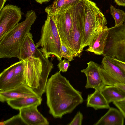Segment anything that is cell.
<instances>
[{"label": "cell", "mask_w": 125, "mask_h": 125, "mask_svg": "<svg viewBox=\"0 0 125 125\" xmlns=\"http://www.w3.org/2000/svg\"><path fill=\"white\" fill-rule=\"evenodd\" d=\"M61 72L52 75L48 79L45 91L49 112L56 118L71 113L83 101L81 93L72 86Z\"/></svg>", "instance_id": "6da1fadb"}, {"label": "cell", "mask_w": 125, "mask_h": 125, "mask_svg": "<svg viewBox=\"0 0 125 125\" xmlns=\"http://www.w3.org/2000/svg\"><path fill=\"white\" fill-rule=\"evenodd\" d=\"M23 60L24 84L41 97L45 91L49 75L54 68L53 64L45 57H29Z\"/></svg>", "instance_id": "7a4b0ae2"}, {"label": "cell", "mask_w": 125, "mask_h": 125, "mask_svg": "<svg viewBox=\"0 0 125 125\" xmlns=\"http://www.w3.org/2000/svg\"><path fill=\"white\" fill-rule=\"evenodd\" d=\"M26 18L0 39V58H17L21 45L37 18L35 11H28Z\"/></svg>", "instance_id": "3957f363"}, {"label": "cell", "mask_w": 125, "mask_h": 125, "mask_svg": "<svg viewBox=\"0 0 125 125\" xmlns=\"http://www.w3.org/2000/svg\"><path fill=\"white\" fill-rule=\"evenodd\" d=\"M84 26L80 51L88 46L99 30L106 26L107 21L96 3L89 0H85Z\"/></svg>", "instance_id": "277c9868"}, {"label": "cell", "mask_w": 125, "mask_h": 125, "mask_svg": "<svg viewBox=\"0 0 125 125\" xmlns=\"http://www.w3.org/2000/svg\"><path fill=\"white\" fill-rule=\"evenodd\" d=\"M42 27L40 38L36 43L45 57L49 58L52 55L56 56L59 61L60 55V40L54 20L49 13Z\"/></svg>", "instance_id": "5b68a950"}, {"label": "cell", "mask_w": 125, "mask_h": 125, "mask_svg": "<svg viewBox=\"0 0 125 125\" xmlns=\"http://www.w3.org/2000/svg\"><path fill=\"white\" fill-rule=\"evenodd\" d=\"M109 34L103 55L125 62V17L122 24L108 28Z\"/></svg>", "instance_id": "8992f818"}, {"label": "cell", "mask_w": 125, "mask_h": 125, "mask_svg": "<svg viewBox=\"0 0 125 125\" xmlns=\"http://www.w3.org/2000/svg\"><path fill=\"white\" fill-rule=\"evenodd\" d=\"M71 6L57 13L52 12L46 7L45 9V11L46 13L50 14L54 20L60 40L76 57L72 45Z\"/></svg>", "instance_id": "52a82bcc"}, {"label": "cell", "mask_w": 125, "mask_h": 125, "mask_svg": "<svg viewBox=\"0 0 125 125\" xmlns=\"http://www.w3.org/2000/svg\"><path fill=\"white\" fill-rule=\"evenodd\" d=\"M85 0L71 7L73 33L72 45L76 56L79 57L82 36L84 23Z\"/></svg>", "instance_id": "ba28073f"}, {"label": "cell", "mask_w": 125, "mask_h": 125, "mask_svg": "<svg viewBox=\"0 0 125 125\" xmlns=\"http://www.w3.org/2000/svg\"><path fill=\"white\" fill-rule=\"evenodd\" d=\"M101 63L100 70L106 85L125 83V73L119 67L112 62L111 57L104 56Z\"/></svg>", "instance_id": "9c48e42d"}, {"label": "cell", "mask_w": 125, "mask_h": 125, "mask_svg": "<svg viewBox=\"0 0 125 125\" xmlns=\"http://www.w3.org/2000/svg\"><path fill=\"white\" fill-rule=\"evenodd\" d=\"M0 39L13 28L22 18L20 8L11 5H6L0 11Z\"/></svg>", "instance_id": "30bf717a"}, {"label": "cell", "mask_w": 125, "mask_h": 125, "mask_svg": "<svg viewBox=\"0 0 125 125\" xmlns=\"http://www.w3.org/2000/svg\"><path fill=\"white\" fill-rule=\"evenodd\" d=\"M87 67L81 70L85 74L87 78L85 87L95 89L102 88L106 85L100 70L101 65L90 61L87 63Z\"/></svg>", "instance_id": "8fae6325"}, {"label": "cell", "mask_w": 125, "mask_h": 125, "mask_svg": "<svg viewBox=\"0 0 125 125\" xmlns=\"http://www.w3.org/2000/svg\"><path fill=\"white\" fill-rule=\"evenodd\" d=\"M38 106H33L19 110V114L26 125H48L46 118L38 111Z\"/></svg>", "instance_id": "7c38bea8"}, {"label": "cell", "mask_w": 125, "mask_h": 125, "mask_svg": "<svg viewBox=\"0 0 125 125\" xmlns=\"http://www.w3.org/2000/svg\"><path fill=\"white\" fill-rule=\"evenodd\" d=\"M29 57L35 58L44 57L35 44L32 34L30 32L26 35L21 45L17 58L19 61L23 60Z\"/></svg>", "instance_id": "4fadbf2b"}, {"label": "cell", "mask_w": 125, "mask_h": 125, "mask_svg": "<svg viewBox=\"0 0 125 125\" xmlns=\"http://www.w3.org/2000/svg\"><path fill=\"white\" fill-rule=\"evenodd\" d=\"M27 97L39 96L32 89L24 84L8 90L0 91V101L2 102Z\"/></svg>", "instance_id": "5bb4252c"}, {"label": "cell", "mask_w": 125, "mask_h": 125, "mask_svg": "<svg viewBox=\"0 0 125 125\" xmlns=\"http://www.w3.org/2000/svg\"><path fill=\"white\" fill-rule=\"evenodd\" d=\"M109 34L108 28L106 26L100 29L85 50L98 55H103Z\"/></svg>", "instance_id": "9a60e30c"}, {"label": "cell", "mask_w": 125, "mask_h": 125, "mask_svg": "<svg viewBox=\"0 0 125 125\" xmlns=\"http://www.w3.org/2000/svg\"><path fill=\"white\" fill-rule=\"evenodd\" d=\"M16 64V62L5 69L0 73V91L11 89L21 85L14 75Z\"/></svg>", "instance_id": "2e32d148"}, {"label": "cell", "mask_w": 125, "mask_h": 125, "mask_svg": "<svg viewBox=\"0 0 125 125\" xmlns=\"http://www.w3.org/2000/svg\"><path fill=\"white\" fill-rule=\"evenodd\" d=\"M124 118L119 109L110 107L107 112L94 125H123Z\"/></svg>", "instance_id": "e0dca14e"}, {"label": "cell", "mask_w": 125, "mask_h": 125, "mask_svg": "<svg viewBox=\"0 0 125 125\" xmlns=\"http://www.w3.org/2000/svg\"><path fill=\"white\" fill-rule=\"evenodd\" d=\"M109 103L107 101L102 92V89H95L93 93L89 94L87 99L86 106L95 110L103 109H109Z\"/></svg>", "instance_id": "ac0fdd59"}, {"label": "cell", "mask_w": 125, "mask_h": 125, "mask_svg": "<svg viewBox=\"0 0 125 125\" xmlns=\"http://www.w3.org/2000/svg\"><path fill=\"white\" fill-rule=\"evenodd\" d=\"M42 101L40 97H27L9 100L7 102L12 108L19 110L31 106H38L41 104Z\"/></svg>", "instance_id": "d6986e66"}, {"label": "cell", "mask_w": 125, "mask_h": 125, "mask_svg": "<svg viewBox=\"0 0 125 125\" xmlns=\"http://www.w3.org/2000/svg\"><path fill=\"white\" fill-rule=\"evenodd\" d=\"M102 92L109 103L125 98V94L115 85H105L102 88Z\"/></svg>", "instance_id": "ffe728a7"}, {"label": "cell", "mask_w": 125, "mask_h": 125, "mask_svg": "<svg viewBox=\"0 0 125 125\" xmlns=\"http://www.w3.org/2000/svg\"><path fill=\"white\" fill-rule=\"evenodd\" d=\"M82 0H55L52 4L46 7L54 13L66 9Z\"/></svg>", "instance_id": "44dd1931"}, {"label": "cell", "mask_w": 125, "mask_h": 125, "mask_svg": "<svg viewBox=\"0 0 125 125\" xmlns=\"http://www.w3.org/2000/svg\"><path fill=\"white\" fill-rule=\"evenodd\" d=\"M111 14L115 20V26L118 27L122 25L125 17V13L122 10L117 9L111 5L110 6Z\"/></svg>", "instance_id": "7402d4cb"}, {"label": "cell", "mask_w": 125, "mask_h": 125, "mask_svg": "<svg viewBox=\"0 0 125 125\" xmlns=\"http://www.w3.org/2000/svg\"><path fill=\"white\" fill-rule=\"evenodd\" d=\"M23 62L22 60L16 62L14 68V75L16 79L21 84H24Z\"/></svg>", "instance_id": "603a6c76"}, {"label": "cell", "mask_w": 125, "mask_h": 125, "mask_svg": "<svg viewBox=\"0 0 125 125\" xmlns=\"http://www.w3.org/2000/svg\"><path fill=\"white\" fill-rule=\"evenodd\" d=\"M60 55L62 58L67 59L70 61L74 60L75 55L60 40Z\"/></svg>", "instance_id": "cb8c5ba5"}, {"label": "cell", "mask_w": 125, "mask_h": 125, "mask_svg": "<svg viewBox=\"0 0 125 125\" xmlns=\"http://www.w3.org/2000/svg\"><path fill=\"white\" fill-rule=\"evenodd\" d=\"M0 125H26L21 118L19 113L10 118L0 123Z\"/></svg>", "instance_id": "d4e9b609"}, {"label": "cell", "mask_w": 125, "mask_h": 125, "mask_svg": "<svg viewBox=\"0 0 125 125\" xmlns=\"http://www.w3.org/2000/svg\"><path fill=\"white\" fill-rule=\"evenodd\" d=\"M83 116L80 111H78L72 120L68 124L69 125H82Z\"/></svg>", "instance_id": "484cf974"}, {"label": "cell", "mask_w": 125, "mask_h": 125, "mask_svg": "<svg viewBox=\"0 0 125 125\" xmlns=\"http://www.w3.org/2000/svg\"><path fill=\"white\" fill-rule=\"evenodd\" d=\"M70 65V61L64 59L60 61L57 66L59 70L63 72L67 71Z\"/></svg>", "instance_id": "4316f807"}, {"label": "cell", "mask_w": 125, "mask_h": 125, "mask_svg": "<svg viewBox=\"0 0 125 125\" xmlns=\"http://www.w3.org/2000/svg\"><path fill=\"white\" fill-rule=\"evenodd\" d=\"M113 103L121 112L125 118V98Z\"/></svg>", "instance_id": "83f0119b"}, {"label": "cell", "mask_w": 125, "mask_h": 125, "mask_svg": "<svg viewBox=\"0 0 125 125\" xmlns=\"http://www.w3.org/2000/svg\"><path fill=\"white\" fill-rule=\"evenodd\" d=\"M111 61L119 67L125 74V62L119 60L115 58H111Z\"/></svg>", "instance_id": "f1b7e54d"}, {"label": "cell", "mask_w": 125, "mask_h": 125, "mask_svg": "<svg viewBox=\"0 0 125 125\" xmlns=\"http://www.w3.org/2000/svg\"><path fill=\"white\" fill-rule=\"evenodd\" d=\"M125 94V83L119 84L115 85Z\"/></svg>", "instance_id": "f546056e"}, {"label": "cell", "mask_w": 125, "mask_h": 125, "mask_svg": "<svg viewBox=\"0 0 125 125\" xmlns=\"http://www.w3.org/2000/svg\"><path fill=\"white\" fill-rule=\"evenodd\" d=\"M119 5L125 6V0H114Z\"/></svg>", "instance_id": "4dcf8cb0"}, {"label": "cell", "mask_w": 125, "mask_h": 125, "mask_svg": "<svg viewBox=\"0 0 125 125\" xmlns=\"http://www.w3.org/2000/svg\"><path fill=\"white\" fill-rule=\"evenodd\" d=\"M7 0H0V11L3 8L5 3Z\"/></svg>", "instance_id": "1f68e13d"}, {"label": "cell", "mask_w": 125, "mask_h": 125, "mask_svg": "<svg viewBox=\"0 0 125 125\" xmlns=\"http://www.w3.org/2000/svg\"><path fill=\"white\" fill-rule=\"evenodd\" d=\"M35 1L36 2L40 3L42 4L43 3L46 2H48L49 1L52 0H33Z\"/></svg>", "instance_id": "d6a6232c"}]
</instances>
